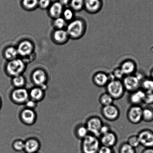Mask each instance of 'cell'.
Here are the masks:
<instances>
[{
	"label": "cell",
	"instance_id": "obj_27",
	"mask_svg": "<svg viewBox=\"0 0 153 153\" xmlns=\"http://www.w3.org/2000/svg\"><path fill=\"white\" fill-rule=\"evenodd\" d=\"M22 5L26 10L33 11L38 7V0H22Z\"/></svg>",
	"mask_w": 153,
	"mask_h": 153
},
{
	"label": "cell",
	"instance_id": "obj_40",
	"mask_svg": "<svg viewBox=\"0 0 153 153\" xmlns=\"http://www.w3.org/2000/svg\"><path fill=\"white\" fill-rule=\"evenodd\" d=\"M97 153H115L112 148L101 145Z\"/></svg>",
	"mask_w": 153,
	"mask_h": 153
},
{
	"label": "cell",
	"instance_id": "obj_38",
	"mask_svg": "<svg viewBox=\"0 0 153 153\" xmlns=\"http://www.w3.org/2000/svg\"><path fill=\"white\" fill-rule=\"evenodd\" d=\"M51 4V0H38V7L41 9H48Z\"/></svg>",
	"mask_w": 153,
	"mask_h": 153
},
{
	"label": "cell",
	"instance_id": "obj_4",
	"mask_svg": "<svg viewBox=\"0 0 153 153\" xmlns=\"http://www.w3.org/2000/svg\"><path fill=\"white\" fill-rule=\"evenodd\" d=\"M105 87L107 93L109 94L114 100L121 99L126 91L121 80L115 79L111 80Z\"/></svg>",
	"mask_w": 153,
	"mask_h": 153
},
{
	"label": "cell",
	"instance_id": "obj_42",
	"mask_svg": "<svg viewBox=\"0 0 153 153\" xmlns=\"http://www.w3.org/2000/svg\"><path fill=\"white\" fill-rule=\"evenodd\" d=\"M71 0H59V2L62 4L63 6H66L69 4Z\"/></svg>",
	"mask_w": 153,
	"mask_h": 153
},
{
	"label": "cell",
	"instance_id": "obj_10",
	"mask_svg": "<svg viewBox=\"0 0 153 153\" xmlns=\"http://www.w3.org/2000/svg\"><path fill=\"white\" fill-rule=\"evenodd\" d=\"M11 98L13 102L17 104H25L29 99V91L24 87L16 88L12 92Z\"/></svg>",
	"mask_w": 153,
	"mask_h": 153
},
{
	"label": "cell",
	"instance_id": "obj_22",
	"mask_svg": "<svg viewBox=\"0 0 153 153\" xmlns=\"http://www.w3.org/2000/svg\"><path fill=\"white\" fill-rule=\"evenodd\" d=\"M29 98L37 102L42 100L44 96V90L41 88L37 87L33 88L29 91Z\"/></svg>",
	"mask_w": 153,
	"mask_h": 153
},
{
	"label": "cell",
	"instance_id": "obj_6",
	"mask_svg": "<svg viewBox=\"0 0 153 153\" xmlns=\"http://www.w3.org/2000/svg\"><path fill=\"white\" fill-rule=\"evenodd\" d=\"M122 81L126 91L129 93H132L140 88L141 81L135 74L125 76Z\"/></svg>",
	"mask_w": 153,
	"mask_h": 153
},
{
	"label": "cell",
	"instance_id": "obj_37",
	"mask_svg": "<svg viewBox=\"0 0 153 153\" xmlns=\"http://www.w3.org/2000/svg\"><path fill=\"white\" fill-rule=\"evenodd\" d=\"M113 76L115 79L122 80L125 75L120 68H115L112 73Z\"/></svg>",
	"mask_w": 153,
	"mask_h": 153
},
{
	"label": "cell",
	"instance_id": "obj_7",
	"mask_svg": "<svg viewBox=\"0 0 153 153\" xmlns=\"http://www.w3.org/2000/svg\"><path fill=\"white\" fill-rule=\"evenodd\" d=\"M101 114L103 118L108 121L113 122L120 118V111L119 108L113 104L105 106H102Z\"/></svg>",
	"mask_w": 153,
	"mask_h": 153
},
{
	"label": "cell",
	"instance_id": "obj_18",
	"mask_svg": "<svg viewBox=\"0 0 153 153\" xmlns=\"http://www.w3.org/2000/svg\"><path fill=\"white\" fill-rule=\"evenodd\" d=\"M20 117L25 124L31 125L35 122L36 115L33 109L26 108L21 112Z\"/></svg>",
	"mask_w": 153,
	"mask_h": 153
},
{
	"label": "cell",
	"instance_id": "obj_13",
	"mask_svg": "<svg viewBox=\"0 0 153 153\" xmlns=\"http://www.w3.org/2000/svg\"><path fill=\"white\" fill-rule=\"evenodd\" d=\"M101 145L113 148L118 142V137L113 131H111L99 137Z\"/></svg>",
	"mask_w": 153,
	"mask_h": 153
},
{
	"label": "cell",
	"instance_id": "obj_30",
	"mask_svg": "<svg viewBox=\"0 0 153 153\" xmlns=\"http://www.w3.org/2000/svg\"><path fill=\"white\" fill-rule=\"evenodd\" d=\"M12 82L13 85L16 88H20L24 87L26 83V80L23 75H20L13 77Z\"/></svg>",
	"mask_w": 153,
	"mask_h": 153
},
{
	"label": "cell",
	"instance_id": "obj_16",
	"mask_svg": "<svg viewBox=\"0 0 153 153\" xmlns=\"http://www.w3.org/2000/svg\"><path fill=\"white\" fill-rule=\"evenodd\" d=\"M102 7L100 0H84V9L89 14H97L100 11Z\"/></svg>",
	"mask_w": 153,
	"mask_h": 153
},
{
	"label": "cell",
	"instance_id": "obj_26",
	"mask_svg": "<svg viewBox=\"0 0 153 153\" xmlns=\"http://www.w3.org/2000/svg\"><path fill=\"white\" fill-rule=\"evenodd\" d=\"M114 100L113 98L109 94L105 92L102 93L99 98V102L102 106H108L114 104Z\"/></svg>",
	"mask_w": 153,
	"mask_h": 153
},
{
	"label": "cell",
	"instance_id": "obj_44",
	"mask_svg": "<svg viewBox=\"0 0 153 153\" xmlns=\"http://www.w3.org/2000/svg\"><path fill=\"white\" fill-rule=\"evenodd\" d=\"M151 78L153 79V69H152V70L151 71Z\"/></svg>",
	"mask_w": 153,
	"mask_h": 153
},
{
	"label": "cell",
	"instance_id": "obj_45",
	"mask_svg": "<svg viewBox=\"0 0 153 153\" xmlns=\"http://www.w3.org/2000/svg\"><path fill=\"white\" fill-rule=\"evenodd\" d=\"M23 151H22V152H19V153H26V152H25V151H24V152H23Z\"/></svg>",
	"mask_w": 153,
	"mask_h": 153
},
{
	"label": "cell",
	"instance_id": "obj_5",
	"mask_svg": "<svg viewBox=\"0 0 153 153\" xmlns=\"http://www.w3.org/2000/svg\"><path fill=\"white\" fill-rule=\"evenodd\" d=\"M103 123L100 117L97 116H93L87 119L85 125L89 134L99 138L100 131Z\"/></svg>",
	"mask_w": 153,
	"mask_h": 153
},
{
	"label": "cell",
	"instance_id": "obj_8",
	"mask_svg": "<svg viewBox=\"0 0 153 153\" xmlns=\"http://www.w3.org/2000/svg\"><path fill=\"white\" fill-rule=\"evenodd\" d=\"M143 108L141 106L131 105L128 110L127 117L128 121L133 124H138L142 121Z\"/></svg>",
	"mask_w": 153,
	"mask_h": 153
},
{
	"label": "cell",
	"instance_id": "obj_31",
	"mask_svg": "<svg viewBox=\"0 0 153 153\" xmlns=\"http://www.w3.org/2000/svg\"><path fill=\"white\" fill-rule=\"evenodd\" d=\"M68 23L62 16L54 19L53 22V26L56 29H66Z\"/></svg>",
	"mask_w": 153,
	"mask_h": 153
},
{
	"label": "cell",
	"instance_id": "obj_3",
	"mask_svg": "<svg viewBox=\"0 0 153 153\" xmlns=\"http://www.w3.org/2000/svg\"><path fill=\"white\" fill-rule=\"evenodd\" d=\"M26 68V65L24 61L19 58L8 61L5 66L7 74L12 78L22 75Z\"/></svg>",
	"mask_w": 153,
	"mask_h": 153
},
{
	"label": "cell",
	"instance_id": "obj_11",
	"mask_svg": "<svg viewBox=\"0 0 153 153\" xmlns=\"http://www.w3.org/2000/svg\"><path fill=\"white\" fill-rule=\"evenodd\" d=\"M17 49L19 56L27 58L33 53L35 47L31 41L25 40L19 43Z\"/></svg>",
	"mask_w": 153,
	"mask_h": 153
},
{
	"label": "cell",
	"instance_id": "obj_17",
	"mask_svg": "<svg viewBox=\"0 0 153 153\" xmlns=\"http://www.w3.org/2000/svg\"><path fill=\"white\" fill-rule=\"evenodd\" d=\"M125 76L134 75L137 71V65L134 61L127 59L122 62L120 67Z\"/></svg>",
	"mask_w": 153,
	"mask_h": 153
},
{
	"label": "cell",
	"instance_id": "obj_25",
	"mask_svg": "<svg viewBox=\"0 0 153 153\" xmlns=\"http://www.w3.org/2000/svg\"><path fill=\"white\" fill-rule=\"evenodd\" d=\"M89 134L85 124H80L77 126L75 130V134L78 139L82 140Z\"/></svg>",
	"mask_w": 153,
	"mask_h": 153
},
{
	"label": "cell",
	"instance_id": "obj_47",
	"mask_svg": "<svg viewBox=\"0 0 153 153\" xmlns=\"http://www.w3.org/2000/svg\"></svg>",
	"mask_w": 153,
	"mask_h": 153
},
{
	"label": "cell",
	"instance_id": "obj_12",
	"mask_svg": "<svg viewBox=\"0 0 153 153\" xmlns=\"http://www.w3.org/2000/svg\"><path fill=\"white\" fill-rule=\"evenodd\" d=\"M32 81L37 87L45 90L48 79L45 71L41 69H36L32 73Z\"/></svg>",
	"mask_w": 153,
	"mask_h": 153
},
{
	"label": "cell",
	"instance_id": "obj_24",
	"mask_svg": "<svg viewBox=\"0 0 153 153\" xmlns=\"http://www.w3.org/2000/svg\"><path fill=\"white\" fill-rule=\"evenodd\" d=\"M142 121L149 123L153 121V108L147 106L143 108Z\"/></svg>",
	"mask_w": 153,
	"mask_h": 153
},
{
	"label": "cell",
	"instance_id": "obj_29",
	"mask_svg": "<svg viewBox=\"0 0 153 153\" xmlns=\"http://www.w3.org/2000/svg\"><path fill=\"white\" fill-rule=\"evenodd\" d=\"M69 5L75 12H79L84 9V0H71Z\"/></svg>",
	"mask_w": 153,
	"mask_h": 153
},
{
	"label": "cell",
	"instance_id": "obj_21",
	"mask_svg": "<svg viewBox=\"0 0 153 153\" xmlns=\"http://www.w3.org/2000/svg\"><path fill=\"white\" fill-rule=\"evenodd\" d=\"M63 7L59 1L51 4L48 9L49 15L53 19L62 17L64 9Z\"/></svg>",
	"mask_w": 153,
	"mask_h": 153
},
{
	"label": "cell",
	"instance_id": "obj_20",
	"mask_svg": "<svg viewBox=\"0 0 153 153\" xmlns=\"http://www.w3.org/2000/svg\"><path fill=\"white\" fill-rule=\"evenodd\" d=\"M24 151L26 153H36L40 150L39 141L35 138H30L25 142Z\"/></svg>",
	"mask_w": 153,
	"mask_h": 153
},
{
	"label": "cell",
	"instance_id": "obj_41",
	"mask_svg": "<svg viewBox=\"0 0 153 153\" xmlns=\"http://www.w3.org/2000/svg\"><path fill=\"white\" fill-rule=\"evenodd\" d=\"M111 128L109 125L103 123L100 131V136L111 131Z\"/></svg>",
	"mask_w": 153,
	"mask_h": 153
},
{
	"label": "cell",
	"instance_id": "obj_46",
	"mask_svg": "<svg viewBox=\"0 0 153 153\" xmlns=\"http://www.w3.org/2000/svg\"><path fill=\"white\" fill-rule=\"evenodd\" d=\"M1 99H0V108H1Z\"/></svg>",
	"mask_w": 153,
	"mask_h": 153
},
{
	"label": "cell",
	"instance_id": "obj_33",
	"mask_svg": "<svg viewBox=\"0 0 153 153\" xmlns=\"http://www.w3.org/2000/svg\"><path fill=\"white\" fill-rule=\"evenodd\" d=\"M118 153H137L136 149L129 145L127 142H124L120 146Z\"/></svg>",
	"mask_w": 153,
	"mask_h": 153
},
{
	"label": "cell",
	"instance_id": "obj_23",
	"mask_svg": "<svg viewBox=\"0 0 153 153\" xmlns=\"http://www.w3.org/2000/svg\"><path fill=\"white\" fill-rule=\"evenodd\" d=\"M4 56L8 61L18 58L19 56L17 47L13 46L7 47L4 50Z\"/></svg>",
	"mask_w": 153,
	"mask_h": 153
},
{
	"label": "cell",
	"instance_id": "obj_32",
	"mask_svg": "<svg viewBox=\"0 0 153 153\" xmlns=\"http://www.w3.org/2000/svg\"><path fill=\"white\" fill-rule=\"evenodd\" d=\"M62 17L68 23H69L75 18V12L70 8L64 9Z\"/></svg>",
	"mask_w": 153,
	"mask_h": 153
},
{
	"label": "cell",
	"instance_id": "obj_36",
	"mask_svg": "<svg viewBox=\"0 0 153 153\" xmlns=\"http://www.w3.org/2000/svg\"><path fill=\"white\" fill-rule=\"evenodd\" d=\"M143 103L147 106H151L153 104V92H145Z\"/></svg>",
	"mask_w": 153,
	"mask_h": 153
},
{
	"label": "cell",
	"instance_id": "obj_28",
	"mask_svg": "<svg viewBox=\"0 0 153 153\" xmlns=\"http://www.w3.org/2000/svg\"><path fill=\"white\" fill-rule=\"evenodd\" d=\"M140 88L145 92H153V79L151 78H144L141 83Z\"/></svg>",
	"mask_w": 153,
	"mask_h": 153
},
{
	"label": "cell",
	"instance_id": "obj_15",
	"mask_svg": "<svg viewBox=\"0 0 153 153\" xmlns=\"http://www.w3.org/2000/svg\"><path fill=\"white\" fill-rule=\"evenodd\" d=\"M52 38L53 42L58 45L66 44L70 39L65 29H55L53 32Z\"/></svg>",
	"mask_w": 153,
	"mask_h": 153
},
{
	"label": "cell",
	"instance_id": "obj_39",
	"mask_svg": "<svg viewBox=\"0 0 153 153\" xmlns=\"http://www.w3.org/2000/svg\"><path fill=\"white\" fill-rule=\"evenodd\" d=\"M25 105L26 108L33 110L37 106V102L32 99H29L25 103Z\"/></svg>",
	"mask_w": 153,
	"mask_h": 153
},
{
	"label": "cell",
	"instance_id": "obj_2",
	"mask_svg": "<svg viewBox=\"0 0 153 153\" xmlns=\"http://www.w3.org/2000/svg\"><path fill=\"white\" fill-rule=\"evenodd\" d=\"M101 144L99 138L89 134L82 140V153H97Z\"/></svg>",
	"mask_w": 153,
	"mask_h": 153
},
{
	"label": "cell",
	"instance_id": "obj_19",
	"mask_svg": "<svg viewBox=\"0 0 153 153\" xmlns=\"http://www.w3.org/2000/svg\"><path fill=\"white\" fill-rule=\"evenodd\" d=\"M145 94V92L141 88H140L136 91L130 93L128 97L129 103L131 105L141 106L142 104L143 103Z\"/></svg>",
	"mask_w": 153,
	"mask_h": 153
},
{
	"label": "cell",
	"instance_id": "obj_34",
	"mask_svg": "<svg viewBox=\"0 0 153 153\" xmlns=\"http://www.w3.org/2000/svg\"><path fill=\"white\" fill-rule=\"evenodd\" d=\"M127 142L131 146L136 149L140 145L137 135H132L128 138Z\"/></svg>",
	"mask_w": 153,
	"mask_h": 153
},
{
	"label": "cell",
	"instance_id": "obj_9",
	"mask_svg": "<svg viewBox=\"0 0 153 153\" xmlns=\"http://www.w3.org/2000/svg\"><path fill=\"white\" fill-rule=\"evenodd\" d=\"M140 145L145 148H153V131L149 129H144L138 133Z\"/></svg>",
	"mask_w": 153,
	"mask_h": 153
},
{
	"label": "cell",
	"instance_id": "obj_35",
	"mask_svg": "<svg viewBox=\"0 0 153 153\" xmlns=\"http://www.w3.org/2000/svg\"><path fill=\"white\" fill-rule=\"evenodd\" d=\"M25 146V142L21 140H17L13 143L12 147L15 151L20 152L24 151Z\"/></svg>",
	"mask_w": 153,
	"mask_h": 153
},
{
	"label": "cell",
	"instance_id": "obj_1",
	"mask_svg": "<svg viewBox=\"0 0 153 153\" xmlns=\"http://www.w3.org/2000/svg\"><path fill=\"white\" fill-rule=\"evenodd\" d=\"M87 28V22L85 19L81 17H76L68 23L65 29L70 39L78 40L84 36Z\"/></svg>",
	"mask_w": 153,
	"mask_h": 153
},
{
	"label": "cell",
	"instance_id": "obj_14",
	"mask_svg": "<svg viewBox=\"0 0 153 153\" xmlns=\"http://www.w3.org/2000/svg\"><path fill=\"white\" fill-rule=\"evenodd\" d=\"M110 81L109 74L102 71L96 72L92 77L93 84L99 87H106Z\"/></svg>",
	"mask_w": 153,
	"mask_h": 153
},
{
	"label": "cell",
	"instance_id": "obj_43",
	"mask_svg": "<svg viewBox=\"0 0 153 153\" xmlns=\"http://www.w3.org/2000/svg\"><path fill=\"white\" fill-rule=\"evenodd\" d=\"M141 153H153V148H145Z\"/></svg>",
	"mask_w": 153,
	"mask_h": 153
}]
</instances>
